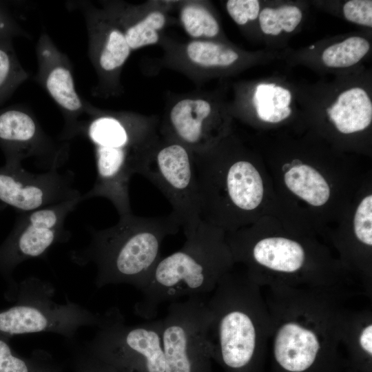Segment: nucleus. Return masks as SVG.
<instances>
[{
  "instance_id": "obj_1",
  "label": "nucleus",
  "mask_w": 372,
  "mask_h": 372,
  "mask_svg": "<svg viewBox=\"0 0 372 372\" xmlns=\"http://www.w3.org/2000/svg\"><path fill=\"white\" fill-rule=\"evenodd\" d=\"M269 318V372H349L342 347L349 294L283 285L262 288Z\"/></svg>"
},
{
  "instance_id": "obj_2",
  "label": "nucleus",
  "mask_w": 372,
  "mask_h": 372,
  "mask_svg": "<svg viewBox=\"0 0 372 372\" xmlns=\"http://www.w3.org/2000/svg\"><path fill=\"white\" fill-rule=\"evenodd\" d=\"M234 263L242 264L261 288H293L347 293L354 281L330 249L306 232L263 231L246 226L226 234Z\"/></svg>"
},
{
  "instance_id": "obj_3",
  "label": "nucleus",
  "mask_w": 372,
  "mask_h": 372,
  "mask_svg": "<svg viewBox=\"0 0 372 372\" xmlns=\"http://www.w3.org/2000/svg\"><path fill=\"white\" fill-rule=\"evenodd\" d=\"M207 304L213 361L222 372H266L269 318L262 288L232 269Z\"/></svg>"
},
{
  "instance_id": "obj_4",
  "label": "nucleus",
  "mask_w": 372,
  "mask_h": 372,
  "mask_svg": "<svg viewBox=\"0 0 372 372\" xmlns=\"http://www.w3.org/2000/svg\"><path fill=\"white\" fill-rule=\"evenodd\" d=\"M180 225L172 213L167 216L141 217L132 213L121 216L106 229H90V240L70 252L79 265L92 264L95 286L127 284L140 290L161 259L164 239L176 234Z\"/></svg>"
},
{
  "instance_id": "obj_5",
  "label": "nucleus",
  "mask_w": 372,
  "mask_h": 372,
  "mask_svg": "<svg viewBox=\"0 0 372 372\" xmlns=\"http://www.w3.org/2000/svg\"><path fill=\"white\" fill-rule=\"evenodd\" d=\"M184 234L183 247L161 258L139 290L142 296L134 307L136 315L150 320L163 302L212 293L234 268L225 231L200 220Z\"/></svg>"
},
{
  "instance_id": "obj_6",
  "label": "nucleus",
  "mask_w": 372,
  "mask_h": 372,
  "mask_svg": "<svg viewBox=\"0 0 372 372\" xmlns=\"http://www.w3.org/2000/svg\"><path fill=\"white\" fill-rule=\"evenodd\" d=\"M84 116L87 118L79 121L73 137L84 136L93 146L96 173L82 200L105 198L120 217L132 214L130 181L156 141L152 124L126 114L101 112L88 103Z\"/></svg>"
},
{
  "instance_id": "obj_7",
  "label": "nucleus",
  "mask_w": 372,
  "mask_h": 372,
  "mask_svg": "<svg viewBox=\"0 0 372 372\" xmlns=\"http://www.w3.org/2000/svg\"><path fill=\"white\" fill-rule=\"evenodd\" d=\"M193 156L200 220L226 234L255 223L265 193L255 161L217 144Z\"/></svg>"
},
{
  "instance_id": "obj_8",
  "label": "nucleus",
  "mask_w": 372,
  "mask_h": 372,
  "mask_svg": "<svg viewBox=\"0 0 372 372\" xmlns=\"http://www.w3.org/2000/svg\"><path fill=\"white\" fill-rule=\"evenodd\" d=\"M55 289L49 282L28 277L17 282L10 301L14 304L0 310V333L14 335L51 333L72 342L83 327H97L102 313H95L68 299L54 300Z\"/></svg>"
},
{
  "instance_id": "obj_9",
  "label": "nucleus",
  "mask_w": 372,
  "mask_h": 372,
  "mask_svg": "<svg viewBox=\"0 0 372 372\" xmlns=\"http://www.w3.org/2000/svg\"><path fill=\"white\" fill-rule=\"evenodd\" d=\"M81 346L119 372H165L161 319L130 325L120 309L112 307Z\"/></svg>"
},
{
  "instance_id": "obj_10",
  "label": "nucleus",
  "mask_w": 372,
  "mask_h": 372,
  "mask_svg": "<svg viewBox=\"0 0 372 372\" xmlns=\"http://www.w3.org/2000/svg\"><path fill=\"white\" fill-rule=\"evenodd\" d=\"M83 195V194H82ZM82 196L34 211L19 213L14 227L0 244V275L7 283L5 298H12L17 282L15 269L28 260L45 256L54 245L69 241L68 216L82 202Z\"/></svg>"
},
{
  "instance_id": "obj_11",
  "label": "nucleus",
  "mask_w": 372,
  "mask_h": 372,
  "mask_svg": "<svg viewBox=\"0 0 372 372\" xmlns=\"http://www.w3.org/2000/svg\"><path fill=\"white\" fill-rule=\"evenodd\" d=\"M210 319L203 296L170 303L161 319L165 372H213Z\"/></svg>"
},
{
  "instance_id": "obj_12",
  "label": "nucleus",
  "mask_w": 372,
  "mask_h": 372,
  "mask_svg": "<svg viewBox=\"0 0 372 372\" xmlns=\"http://www.w3.org/2000/svg\"><path fill=\"white\" fill-rule=\"evenodd\" d=\"M138 174L163 194L183 232L200 220L193 152L176 140H157L147 152Z\"/></svg>"
},
{
  "instance_id": "obj_13",
  "label": "nucleus",
  "mask_w": 372,
  "mask_h": 372,
  "mask_svg": "<svg viewBox=\"0 0 372 372\" xmlns=\"http://www.w3.org/2000/svg\"><path fill=\"white\" fill-rule=\"evenodd\" d=\"M0 148L6 165H22L32 158L47 170L59 169L69 154V141H56L42 129L35 116L21 107L0 109Z\"/></svg>"
},
{
  "instance_id": "obj_14",
  "label": "nucleus",
  "mask_w": 372,
  "mask_h": 372,
  "mask_svg": "<svg viewBox=\"0 0 372 372\" xmlns=\"http://www.w3.org/2000/svg\"><path fill=\"white\" fill-rule=\"evenodd\" d=\"M74 183L71 171L34 174L5 164L0 167V203L19 213L34 211L82 196Z\"/></svg>"
},
{
  "instance_id": "obj_15",
  "label": "nucleus",
  "mask_w": 372,
  "mask_h": 372,
  "mask_svg": "<svg viewBox=\"0 0 372 372\" xmlns=\"http://www.w3.org/2000/svg\"><path fill=\"white\" fill-rule=\"evenodd\" d=\"M72 4L81 12L85 21L88 54L99 79L93 92L96 94L107 92L116 85L120 70L132 50L123 32L104 9L84 1Z\"/></svg>"
},
{
  "instance_id": "obj_16",
  "label": "nucleus",
  "mask_w": 372,
  "mask_h": 372,
  "mask_svg": "<svg viewBox=\"0 0 372 372\" xmlns=\"http://www.w3.org/2000/svg\"><path fill=\"white\" fill-rule=\"evenodd\" d=\"M38 71L37 81L63 114L65 128L61 139L73 138L76 126L85 114L86 103L78 94L69 58L43 32L36 44Z\"/></svg>"
},
{
  "instance_id": "obj_17",
  "label": "nucleus",
  "mask_w": 372,
  "mask_h": 372,
  "mask_svg": "<svg viewBox=\"0 0 372 372\" xmlns=\"http://www.w3.org/2000/svg\"><path fill=\"white\" fill-rule=\"evenodd\" d=\"M168 127L169 137L193 153L216 145L223 132L210 103L202 99H185L177 102L169 112Z\"/></svg>"
},
{
  "instance_id": "obj_18",
  "label": "nucleus",
  "mask_w": 372,
  "mask_h": 372,
  "mask_svg": "<svg viewBox=\"0 0 372 372\" xmlns=\"http://www.w3.org/2000/svg\"><path fill=\"white\" fill-rule=\"evenodd\" d=\"M281 185L300 204L311 209H324L331 205L333 187L325 172L309 163L294 161L281 168Z\"/></svg>"
},
{
  "instance_id": "obj_19",
  "label": "nucleus",
  "mask_w": 372,
  "mask_h": 372,
  "mask_svg": "<svg viewBox=\"0 0 372 372\" xmlns=\"http://www.w3.org/2000/svg\"><path fill=\"white\" fill-rule=\"evenodd\" d=\"M342 347L349 372H372V312L369 308L348 309Z\"/></svg>"
},
{
  "instance_id": "obj_20",
  "label": "nucleus",
  "mask_w": 372,
  "mask_h": 372,
  "mask_svg": "<svg viewBox=\"0 0 372 372\" xmlns=\"http://www.w3.org/2000/svg\"><path fill=\"white\" fill-rule=\"evenodd\" d=\"M329 120L338 132L351 134L367 128L372 121V103L366 91L358 87L342 92L327 109Z\"/></svg>"
},
{
  "instance_id": "obj_21",
  "label": "nucleus",
  "mask_w": 372,
  "mask_h": 372,
  "mask_svg": "<svg viewBox=\"0 0 372 372\" xmlns=\"http://www.w3.org/2000/svg\"><path fill=\"white\" fill-rule=\"evenodd\" d=\"M103 9L121 28L132 51L156 43L159 40L158 32L166 23L165 14L158 10L138 18L130 8L110 6Z\"/></svg>"
},
{
  "instance_id": "obj_22",
  "label": "nucleus",
  "mask_w": 372,
  "mask_h": 372,
  "mask_svg": "<svg viewBox=\"0 0 372 372\" xmlns=\"http://www.w3.org/2000/svg\"><path fill=\"white\" fill-rule=\"evenodd\" d=\"M291 94L289 90L275 84H259L253 97L258 118L271 123H279L289 116Z\"/></svg>"
},
{
  "instance_id": "obj_23",
  "label": "nucleus",
  "mask_w": 372,
  "mask_h": 372,
  "mask_svg": "<svg viewBox=\"0 0 372 372\" xmlns=\"http://www.w3.org/2000/svg\"><path fill=\"white\" fill-rule=\"evenodd\" d=\"M29 76L17 56L12 39H0V106Z\"/></svg>"
},
{
  "instance_id": "obj_24",
  "label": "nucleus",
  "mask_w": 372,
  "mask_h": 372,
  "mask_svg": "<svg viewBox=\"0 0 372 372\" xmlns=\"http://www.w3.org/2000/svg\"><path fill=\"white\" fill-rule=\"evenodd\" d=\"M186 54L191 62L203 68L227 67L238 59V53L231 48L205 40L189 43Z\"/></svg>"
},
{
  "instance_id": "obj_25",
  "label": "nucleus",
  "mask_w": 372,
  "mask_h": 372,
  "mask_svg": "<svg viewBox=\"0 0 372 372\" xmlns=\"http://www.w3.org/2000/svg\"><path fill=\"white\" fill-rule=\"evenodd\" d=\"M369 41L360 37H350L327 48L322 59L329 68H348L358 63L369 52Z\"/></svg>"
},
{
  "instance_id": "obj_26",
  "label": "nucleus",
  "mask_w": 372,
  "mask_h": 372,
  "mask_svg": "<svg viewBox=\"0 0 372 372\" xmlns=\"http://www.w3.org/2000/svg\"><path fill=\"white\" fill-rule=\"evenodd\" d=\"M181 23L186 32L196 39L216 37L220 27L212 14L203 6L187 4L180 13Z\"/></svg>"
},
{
  "instance_id": "obj_27",
  "label": "nucleus",
  "mask_w": 372,
  "mask_h": 372,
  "mask_svg": "<svg viewBox=\"0 0 372 372\" xmlns=\"http://www.w3.org/2000/svg\"><path fill=\"white\" fill-rule=\"evenodd\" d=\"M260 26L266 34L278 35L282 30L291 32L299 25L302 11L294 6H284L278 8H265L258 15Z\"/></svg>"
},
{
  "instance_id": "obj_28",
  "label": "nucleus",
  "mask_w": 372,
  "mask_h": 372,
  "mask_svg": "<svg viewBox=\"0 0 372 372\" xmlns=\"http://www.w3.org/2000/svg\"><path fill=\"white\" fill-rule=\"evenodd\" d=\"M9 340L0 333V372H30L37 361V350L28 358L22 357L12 349Z\"/></svg>"
},
{
  "instance_id": "obj_29",
  "label": "nucleus",
  "mask_w": 372,
  "mask_h": 372,
  "mask_svg": "<svg viewBox=\"0 0 372 372\" xmlns=\"http://www.w3.org/2000/svg\"><path fill=\"white\" fill-rule=\"evenodd\" d=\"M72 345L74 372H119L111 365L87 351L82 346Z\"/></svg>"
},
{
  "instance_id": "obj_30",
  "label": "nucleus",
  "mask_w": 372,
  "mask_h": 372,
  "mask_svg": "<svg viewBox=\"0 0 372 372\" xmlns=\"http://www.w3.org/2000/svg\"><path fill=\"white\" fill-rule=\"evenodd\" d=\"M226 8L237 24L245 25L258 17L260 3L257 0H229L227 1Z\"/></svg>"
},
{
  "instance_id": "obj_31",
  "label": "nucleus",
  "mask_w": 372,
  "mask_h": 372,
  "mask_svg": "<svg viewBox=\"0 0 372 372\" xmlns=\"http://www.w3.org/2000/svg\"><path fill=\"white\" fill-rule=\"evenodd\" d=\"M345 19L352 23L372 26V1L371 0H351L343 6Z\"/></svg>"
},
{
  "instance_id": "obj_32",
  "label": "nucleus",
  "mask_w": 372,
  "mask_h": 372,
  "mask_svg": "<svg viewBox=\"0 0 372 372\" xmlns=\"http://www.w3.org/2000/svg\"><path fill=\"white\" fill-rule=\"evenodd\" d=\"M15 37H30L11 14L0 5V39H13Z\"/></svg>"
},
{
  "instance_id": "obj_33",
  "label": "nucleus",
  "mask_w": 372,
  "mask_h": 372,
  "mask_svg": "<svg viewBox=\"0 0 372 372\" xmlns=\"http://www.w3.org/2000/svg\"><path fill=\"white\" fill-rule=\"evenodd\" d=\"M62 364L50 353L44 350H37V361L30 372H62Z\"/></svg>"
},
{
  "instance_id": "obj_34",
  "label": "nucleus",
  "mask_w": 372,
  "mask_h": 372,
  "mask_svg": "<svg viewBox=\"0 0 372 372\" xmlns=\"http://www.w3.org/2000/svg\"><path fill=\"white\" fill-rule=\"evenodd\" d=\"M6 206L1 203H0V212H1L3 210L6 209Z\"/></svg>"
}]
</instances>
